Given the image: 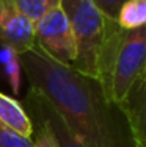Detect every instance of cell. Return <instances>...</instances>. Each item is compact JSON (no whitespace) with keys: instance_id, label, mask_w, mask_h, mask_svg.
I'll return each mask as SVG.
<instances>
[{"instance_id":"1","label":"cell","mask_w":146,"mask_h":147,"mask_svg":"<svg viewBox=\"0 0 146 147\" xmlns=\"http://www.w3.org/2000/svg\"><path fill=\"white\" fill-rule=\"evenodd\" d=\"M30 86L49 99L85 147H135L126 113L99 80L55 61L33 45L19 55Z\"/></svg>"},{"instance_id":"2","label":"cell","mask_w":146,"mask_h":147,"mask_svg":"<svg viewBox=\"0 0 146 147\" xmlns=\"http://www.w3.org/2000/svg\"><path fill=\"white\" fill-rule=\"evenodd\" d=\"M145 64L146 27L124 30L116 20L109 19L96 71V78L105 96L121 103L134 83L143 75Z\"/></svg>"},{"instance_id":"3","label":"cell","mask_w":146,"mask_h":147,"mask_svg":"<svg viewBox=\"0 0 146 147\" xmlns=\"http://www.w3.org/2000/svg\"><path fill=\"white\" fill-rule=\"evenodd\" d=\"M61 5L69 19L77 45L72 67L96 78L97 57L105 38L109 19L93 0H61Z\"/></svg>"},{"instance_id":"4","label":"cell","mask_w":146,"mask_h":147,"mask_svg":"<svg viewBox=\"0 0 146 147\" xmlns=\"http://www.w3.org/2000/svg\"><path fill=\"white\" fill-rule=\"evenodd\" d=\"M35 45L61 64L72 66L75 61V38L61 2L35 24Z\"/></svg>"},{"instance_id":"5","label":"cell","mask_w":146,"mask_h":147,"mask_svg":"<svg viewBox=\"0 0 146 147\" xmlns=\"http://www.w3.org/2000/svg\"><path fill=\"white\" fill-rule=\"evenodd\" d=\"M22 105L35 124L41 125L50 135L55 147H85L69 130L58 110L49 102V99L41 91L30 86Z\"/></svg>"},{"instance_id":"6","label":"cell","mask_w":146,"mask_h":147,"mask_svg":"<svg viewBox=\"0 0 146 147\" xmlns=\"http://www.w3.org/2000/svg\"><path fill=\"white\" fill-rule=\"evenodd\" d=\"M0 45H10L19 55L35 45V22L13 3H0Z\"/></svg>"},{"instance_id":"7","label":"cell","mask_w":146,"mask_h":147,"mask_svg":"<svg viewBox=\"0 0 146 147\" xmlns=\"http://www.w3.org/2000/svg\"><path fill=\"white\" fill-rule=\"evenodd\" d=\"M120 105L126 113L135 147H146V78L140 77Z\"/></svg>"},{"instance_id":"8","label":"cell","mask_w":146,"mask_h":147,"mask_svg":"<svg viewBox=\"0 0 146 147\" xmlns=\"http://www.w3.org/2000/svg\"><path fill=\"white\" fill-rule=\"evenodd\" d=\"M0 125L25 138H33L35 135L33 121L25 107L5 92H0Z\"/></svg>"},{"instance_id":"9","label":"cell","mask_w":146,"mask_h":147,"mask_svg":"<svg viewBox=\"0 0 146 147\" xmlns=\"http://www.w3.org/2000/svg\"><path fill=\"white\" fill-rule=\"evenodd\" d=\"M116 22L124 30L146 27V0H126L118 11Z\"/></svg>"},{"instance_id":"10","label":"cell","mask_w":146,"mask_h":147,"mask_svg":"<svg viewBox=\"0 0 146 147\" xmlns=\"http://www.w3.org/2000/svg\"><path fill=\"white\" fill-rule=\"evenodd\" d=\"M0 64L5 69L13 94L17 96L20 89V74H22L19 53L10 45H0Z\"/></svg>"},{"instance_id":"11","label":"cell","mask_w":146,"mask_h":147,"mask_svg":"<svg viewBox=\"0 0 146 147\" xmlns=\"http://www.w3.org/2000/svg\"><path fill=\"white\" fill-rule=\"evenodd\" d=\"M11 2L17 8V11H20L36 24L52 6L60 3L61 0H11Z\"/></svg>"},{"instance_id":"12","label":"cell","mask_w":146,"mask_h":147,"mask_svg":"<svg viewBox=\"0 0 146 147\" xmlns=\"http://www.w3.org/2000/svg\"><path fill=\"white\" fill-rule=\"evenodd\" d=\"M96 3V6L104 13V16L107 19H113L116 20L118 11H120L121 5H123L126 0H93Z\"/></svg>"},{"instance_id":"13","label":"cell","mask_w":146,"mask_h":147,"mask_svg":"<svg viewBox=\"0 0 146 147\" xmlns=\"http://www.w3.org/2000/svg\"><path fill=\"white\" fill-rule=\"evenodd\" d=\"M0 3H13L11 0H0Z\"/></svg>"},{"instance_id":"14","label":"cell","mask_w":146,"mask_h":147,"mask_svg":"<svg viewBox=\"0 0 146 147\" xmlns=\"http://www.w3.org/2000/svg\"><path fill=\"white\" fill-rule=\"evenodd\" d=\"M141 77H143V78H146V64H145V71H143V75H141Z\"/></svg>"}]
</instances>
